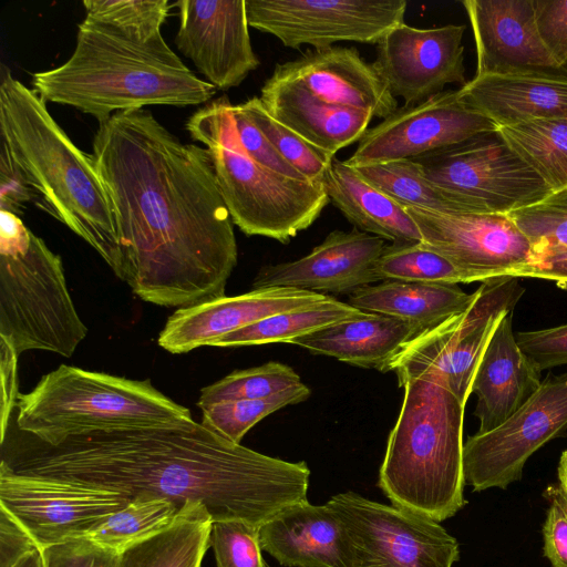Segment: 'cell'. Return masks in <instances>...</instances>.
I'll use <instances>...</instances> for the list:
<instances>
[{"mask_svg":"<svg viewBox=\"0 0 567 567\" xmlns=\"http://www.w3.org/2000/svg\"><path fill=\"white\" fill-rule=\"evenodd\" d=\"M92 155L115 216L120 279L162 307L224 297L238 250L207 150L142 109L100 122Z\"/></svg>","mask_w":567,"mask_h":567,"instance_id":"1","label":"cell"},{"mask_svg":"<svg viewBox=\"0 0 567 567\" xmlns=\"http://www.w3.org/2000/svg\"><path fill=\"white\" fill-rule=\"evenodd\" d=\"M0 466L12 473L87 484L181 507L204 505L213 522L260 527L308 499L310 470L236 444L193 419L120 426L58 445L29 435L1 443Z\"/></svg>","mask_w":567,"mask_h":567,"instance_id":"2","label":"cell"},{"mask_svg":"<svg viewBox=\"0 0 567 567\" xmlns=\"http://www.w3.org/2000/svg\"><path fill=\"white\" fill-rule=\"evenodd\" d=\"M32 86L45 102L72 106L99 123L144 106L200 105L217 90L184 64L162 33L140 40L86 18L71 56L34 73Z\"/></svg>","mask_w":567,"mask_h":567,"instance_id":"3","label":"cell"},{"mask_svg":"<svg viewBox=\"0 0 567 567\" xmlns=\"http://www.w3.org/2000/svg\"><path fill=\"white\" fill-rule=\"evenodd\" d=\"M1 145L33 192V203L84 239L120 278L115 216L94 157L80 150L33 90L2 74Z\"/></svg>","mask_w":567,"mask_h":567,"instance_id":"4","label":"cell"},{"mask_svg":"<svg viewBox=\"0 0 567 567\" xmlns=\"http://www.w3.org/2000/svg\"><path fill=\"white\" fill-rule=\"evenodd\" d=\"M378 485L392 505L443 522L464 499L463 423L465 404L441 381H406Z\"/></svg>","mask_w":567,"mask_h":567,"instance_id":"5","label":"cell"},{"mask_svg":"<svg viewBox=\"0 0 567 567\" xmlns=\"http://www.w3.org/2000/svg\"><path fill=\"white\" fill-rule=\"evenodd\" d=\"M227 96L213 100L186 122L207 150L230 218L247 236L288 244L310 227L329 203L321 183L298 181L250 158L237 136Z\"/></svg>","mask_w":567,"mask_h":567,"instance_id":"6","label":"cell"},{"mask_svg":"<svg viewBox=\"0 0 567 567\" xmlns=\"http://www.w3.org/2000/svg\"><path fill=\"white\" fill-rule=\"evenodd\" d=\"M17 427L44 444L120 426L192 419L190 411L155 389L132 380L61 364L32 391L20 393Z\"/></svg>","mask_w":567,"mask_h":567,"instance_id":"7","label":"cell"},{"mask_svg":"<svg viewBox=\"0 0 567 567\" xmlns=\"http://www.w3.org/2000/svg\"><path fill=\"white\" fill-rule=\"evenodd\" d=\"M61 257L10 212L0 210V338L18 354L70 358L86 337Z\"/></svg>","mask_w":567,"mask_h":567,"instance_id":"8","label":"cell"},{"mask_svg":"<svg viewBox=\"0 0 567 567\" xmlns=\"http://www.w3.org/2000/svg\"><path fill=\"white\" fill-rule=\"evenodd\" d=\"M524 292L516 277L483 281L465 310L409 341L385 372L393 371L401 388L416 378L441 381L466 404L478 363L499 319L513 312Z\"/></svg>","mask_w":567,"mask_h":567,"instance_id":"9","label":"cell"},{"mask_svg":"<svg viewBox=\"0 0 567 567\" xmlns=\"http://www.w3.org/2000/svg\"><path fill=\"white\" fill-rule=\"evenodd\" d=\"M326 504L347 533L351 567H452L460 558L456 538L439 522L354 492Z\"/></svg>","mask_w":567,"mask_h":567,"instance_id":"10","label":"cell"},{"mask_svg":"<svg viewBox=\"0 0 567 567\" xmlns=\"http://www.w3.org/2000/svg\"><path fill=\"white\" fill-rule=\"evenodd\" d=\"M414 161L431 181L483 214L508 215L553 193L497 130Z\"/></svg>","mask_w":567,"mask_h":567,"instance_id":"11","label":"cell"},{"mask_svg":"<svg viewBox=\"0 0 567 567\" xmlns=\"http://www.w3.org/2000/svg\"><path fill=\"white\" fill-rule=\"evenodd\" d=\"M406 6L405 0H246L249 27L291 49L379 44L405 22Z\"/></svg>","mask_w":567,"mask_h":567,"instance_id":"12","label":"cell"},{"mask_svg":"<svg viewBox=\"0 0 567 567\" xmlns=\"http://www.w3.org/2000/svg\"><path fill=\"white\" fill-rule=\"evenodd\" d=\"M567 432V372L548 374L538 390L502 425L468 436L463 446L465 483L474 492L507 488L520 480L528 458Z\"/></svg>","mask_w":567,"mask_h":567,"instance_id":"13","label":"cell"},{"mask_svg":"<svg viewBox=\"0 0 567 567\" xmlns=\"http://www.w3.org/2000/svg\"><path fill=\"white\" fill-rule=\"evenodd\" d=\"M131 501L121 492L20 475L0 466V507L24 527L40 550L84 537Z\"/></svg>","mask_w":567,"mask_h":567,"instance_id":"14","label":"cell"},{"mask_svg":"<svg viewBox=\"0 0 567 567\" xmlns=\"http://www.w3.org/2000/svg\"><path fill=\"white\" fill-rule=\"evenodd\" d=\"M497 127L462 102L456 91H443L416 105H403L368 128L346 164L368 165L417 159Z\"/></svg>","mask_w":567,"mask_h":567,"instance_id":"15","label":"cell"},{"mask_svg":"<svg viewBox=\"0 0 567 567\" xmlns=\"http://www.w3.org/2000/svg\"><path fill=\"white\" fill-rule=\"evenodd\" d=\"M422 244L472 274L476 281L515 277L533 251L525 235L504 214H443L404 206Z\"/></svg>","mask_w":567,"mask_h":567,"instance_id":"16","label":"cell"},{"mask_svg":"<svg viewBox=\"0 0 567 567\" xmlns=\"http://www.w3.org/2000/svg\"><path fill=\"white\" fill-rule=\"evenodd\" d=\"M465 30V24L416 28L404 22L377 44L372 64L394 97H402L404 105L420 104L447 84L466 83Z\"/></svg>","mask_w":567,"mask_h":567,"instance_id":"17","label":"cell"},{"mask_svg":"<svg viewBox=\"0 0 567 567\" xmlns=\"http://www.w3.org/2000/svg\"><path fill=\"white\" fill-rule=\"evenodd\" d=\"M178 50L217 90L238 86L259 65L254 52L246 0H182Z\"/></svg>","mask_w":567,"mask_h":567,"instance_id":"18","label":"cell"},{"mask_svg":"<svg viewBox=\"0 0 567 567\" xmlns=\"http://www.w3.org/2000/svg\"><path fill=\"white\" fill-rule=\"evenodd\" d=\"M329 298L287 287L257 288L249 292L219 297L177 309L166 321L157 343L179 354L213 343L236 330L271 316L310 307Z\"/></svg>","mask_w":567,"mask_h":567,"instance_id":"19","label":"cell"},{"mask_svg":"<svg viewBox=\"0 0 567 567\" xmlns=\"http://www.w3.org/2000/svg\"><path fill=\"white\" fill-rule=\"evenodd\" d=\"M384 247L383 239L357 228L333 230L308 255L262 267L255 277L252 289L287 287L349 296L380 281L375 265Z\"/></svg>","mask_w":567,"mask_h":567,"instance_id":"20","label":"cell"},{"mask_svg":"<svg viewBox=\"0 0 567 567\" xmlns=\"http://www.w3.org/2000/svg\"><path fill=\"white\" fill-rule=\"evenodd\" d=\"M476 48L475 75L560 68L544 45L533 0H464Z\"/></svg>","mask_w":567,"mask_h":567,"instance_id":"21","label":"cell"},{"mask_svg":"<svg viewBox=\"0 0 567 567\" xmlns=\"http://www.w3.org/2000/svg\"><path fill=\"white\" fill-rule=\"evenodd\" d=\"M272 75L302 86L329 104L365 111L373 117L385 118L398 109L396 97L355 48L315 49L278 63Z\"/></svg>","mask_w":567,"mask_h":567,"instance_id":"22","label":"cell"},{"mask_svg":"<svg viewBox=\"0 0 567 567\" xmlns=\"http://www.w3.org/2000/svg\"><path fill=\"white\" fill-rule=\"evenodd\" d=\"M542 371L520 349L513 312L498 321L478 363L472 393L476 394V433L493 431L509 419L540 386Z\"/></svg>","mask_w":567,"mask_h":567,"instance_id":"23","label":"cell"},{"mask_svg":"<svg viewBox=\"0 0 567 567\" xmlns=\"http://www.w3.org/2000/svg\"><path fill=\"white\" fill-rule=\"evenodd\" d=\"M457 94L497 128L567 116V69L474 75Z\"/></svg>","mask_w":567,"mask_h":567,"instance_id":"24","label":"cell"},{"mask_svg":"<svg viewBox=\"0 0 567 567\" xmlns=\"http://www.w3.org/2000/svg\"><path fill=\"white\" fill-rule=\"evenodd\" d=\"M261 549L287 567H351L347 533L332 509L308 499L292 504L259 527Z\"/></svg>","mask_w":567,"mask_h":567,"instance_id":"25","label":"cell"},{"mask_svg":"<svg viewBox=\"0 0 567 567\" xmlns=\"http://www.w3.org/2000/svg\"><path fill=\"white\" fill-rule=\"evenodd\" d=\"M259 99L275 120L333 157L341 148L359 142L373 118L365 111L329 104L274 75L262 85Z\"/></svg>","mask_w":567,"mask_h":567,"instance_id":"26","label":"cell"},{"mask_svg":"<svg viewBox=\"0 0 567 567\" xmlns=\"http://www.w3.org/2000/svg\"><path fill=\"white\" fill-rule=\"evenodd\" d=\"M422 332L405 320L364 311L359 318L296 338L290 343L313 354L385 372L401 349Z\"/></svg>","mask_w":567,"mask_h":567,"instance_id":"27","label":"cell"},{"mask_svg":"<svg viewBox=\"0 0 567 567\" xmlns=\"http://www.w3.org/2000/svg\"><path fill=\"white\" fill-rule=\"evenodd\" d=\"M321 184L329 200L360 231L391 244L422 241L420 229L405 207L367 182L344 161L334 157Z\"/></svg>","mask_w":567,"mask_h":567,"instance_id":"28","label":"cell"},{"mask_svg":"<svg viewBox=\"0 0 567 567\" xmlns=\"http://www.w3.org/2000/svg\"><path fill=\"white\" fill-rule=\"evenodd\" d=\"M474 296L458 285L384 280L355 290L348 303L365 312L405 320L425 331L465 310Z\"/></svg>","mask_w":567,"mask_h":567,"instance_id":"29","label":"cell"},{"mask_svg":"<svg viewBox=\"0 0 567 567\" xmlns=\"http://www.w3.org/2000/svg\"><path fill=\"white\" fill-rule=\"evenodd\" d=\"M212 523L204 505L186 504L169 529L122 553L120 567H202Z\"/></svg>","mask_w":567,"mask_h":567,"instance_id":"30","label":"cell"},{"mask_svg":"<svg viewBox=\"0 0 567 567\" xmlns=\"http://www.w3.org/2000/svg\"><path fill=\"white\" fill-rule=\"evenodd\" d=\"M497 132L553 193L567 189V116L529 120Z\"/></svg>","mask_w":567,"mask_h":567,"instance_id":"31","label":"cell"},{"mask_svg":"<svg viewBox=\"0 0 567 567\" xmlns=\"http://www.w3.org/2000/svg\"><path fill=\"white\" fill-rule=\"evenodd\" d=\"M355 169L367 182L403 206L443 214H483L458 195L431 181L417 161H394Z\"/></svg>","mask_w":567,"mask_h":567,"instance_id":"32","label":"cell"},{"mask_svg":"<svg viewBox=\"0 0 567 567\" xmlns=\"http://www.w3.org/2000/svg\"><path fill=\"white\" fill-rule=\"evenodd\" d=\"M364 311L331 296L310 307L278 313L217 339L213 347L290 343L332 324L359 318Z\"/></svg>","mask_w":567,"mask_h":567,"instance_id":"33","label":"cell"},{"mask_svg":"<svg viewBox=\"0 0 567 567\" xmlns=\"http://www.w3.org/2000/svg\"><path fill=\"white\" fill-rule=\"evenodd\" d=\"M184 506L162 497H135L84 537L122 554L169 529L181 517Z\"/></svg>","mask_w":567,"mask_h":567,"instance_id":"34","label":"cell"},{"mask_svg":"<svg viewBox=\"0 0 567 567\" xmlns=\"http://www.w3.org/2000/svg\"><path fill=\"white\" fill-rule=\"evenodd\" d=\"M375 274L380 281L402 280L444 285L470 284L476 278L422 243L385 245Z\"/></svg>","mask_w":567,"mask_h":567,"instance_id":"35","label":"cell"},{"mask_svg":"<svg viewBox=\"0 0 567 567\" xmlns=\"http://www.w3.org/2000/svg\"><path fill=\"white\" fill-rule=\"evenodd\" d=\"M310 394V389L301 383L264 399L205 405L200 408V423L228 441L240 444L244 435L259 421L284 406L306 401Z\"/></svg>","mask_w":567,"mask_h":567,"instance_id":"36","label":"cell"},{"mask_svg":"<svg viewBox=\"0 0 567 567\" xmlns=\"http://www.w3.org/2000/svg\"><path fill=\"white\" fill-rule=\"evenodd\" d=\"M289 365L270 361L259 367L236 370L200 390L199 408L226 401L264 399L301 384Z\"/></svg>","mask_w":567,"mask_h":567,"instance_id":"37","label":"cell"},{"mask_svg":"<svg viewBox=\"0 0 567 567\" xmlns=\"http://www.w3.org/2000/svg\"><path fill=\"white\" fill-rule=\"evenodd\" d=\"M525 235L533 259L567 254V189L507 215ZM532 264V262H530Z\"/></svg>","mask_w":567,"mask_h":567,"instance_id":"38","label":"cell"},{"mask_svg":"<svg viewBox=\"0 0 567 567\" xmlns=\"http://www.w3.org/2000/svg\"><path fill=\"white\" fill-rule=\"evenodd\" d=\"M241 107L262 131L275 150L307 181L321 183L333 156L309 144L297 133L275 120L258 96L243 103Z\"/></svg>","mask_w":567,"mask_h":567,"instance_id":"39","label":"cell"},{"mask_svg":"<svg viewBox=\"0 0 567 567\" xmlns=\"http://www.w3.org/2000/svg\"><path fill=\"white\" fill-rule=\"evenodd\" d=\"M83 7L86 19L107 23L140 40L162 33L169 13L167 0H85Z\"/></svg>","mask_w":567,"mask_h":567,"instance_id":"40","label":"cell"},{"mask_svg":"<svg viewBox=\"0 0 567 567\" xmlns=\"http://www.w3.org/2000/svg\"><path fill=\"white\" fill-rule=\"evenodd\" d=\"M210 547L217 567H267L261 556L259 527L243 520L212 523Z\"/></svg>","mask_w":567,"mask_h":567,"instance_id":"41","label":"cell"},{"mask_svg":"<svg viewBox=\"0 0 567 567\" xmlns=\"http://www.w3.org/2000/svg\"><path fill=\"white\" fill-rule=\"evenodd\" d=\"M230 112L240 145L250 158L286 177L307 181L306 177L281 157L262 131L241 107L240 103L231 104Z\"/></svg>","mask_w":567,"mask_h":567,"instance_id":"42","label":"cell"},{"mask_svg":"<svg viewBox=\"0 0 567 567\" xmlns=\"http://www.w3.org/2000/svg\"><path fill=\"white\" fill-rule=\"evenodd\" d=\"M43 567H120L121 554L86 537L72 538L41 549Z\"/></svg>","mask_w":567,"mask_h":567,"instance_id":"43","label":"cell"},{"mask_svg":"<svg viewBox=\"0 0 567 567\" xmlns=\"http://www.w3.org/2000/svg\"><path fill=\"white\" fill-rule=\"evenodd\" d=\"M548 501L543 525L544 555L553 567H567V496L559 485H549L545 493Z\"/></svg>","mask_w":567,"mask_h":567,"instance_id":"44","label":"cell"},{"mask_svg":"<svg viewBox=\"0 0 567 567\" xmlns=\"http://www.w3.org/2000/svg\"><path fill=\"white\" fill-rule=\"evenodd\" d=\"M520 349L540 371L567 364V323L515 333Z\"/></svg>","mask_w":567,"mask_h":567,"instance_id":"45","label":"cell"},{"mask_svg":"<svg viewBox=\"0 0 567 567\" xmlns=\"http://www.w3.org/2000/svg\"><path fill=\"white\" fill-rule=\"evenodd\" d=\"M539 37L557 62L567 69V0H533Z\"/></svg>","mask_w":567,"mask_h":567,"instance_id":"46","label":"cell"},{"mask_svg":"<svg viewBox=\"0 0 567 567\" xmlns=\"http://www.w3.org/2000/svg\"><path fill=\"white\" fill-rule=\"evenodd\" d=\"M34 195L25 183L18 166L4 146L0 152V210L10 212L20 217L25 204L33 202Z\"/></svg>","mask_w":567,"mask_h":567,"instance_id":"47","label":"cell"},{"mask_svg":"<svg viewBox=\"0 0 567 567\" xmlns=\"http://www.w3.org/2000/svg\"><path fill=\"white\" fill-rule=\"evenodd\" d=\"M39 549L31 535L3 507H0V567H14Z\"/></svg>","mask_w":567,"mask_h":567,"instance_id":"48","label":"cell"},{"mask_svg":"<svg viewBox=\"0 0 567 567\" xmlns=\"http://www.w3.org/2000/svg\"><path fill=\"white\" fill-rule=\"evenodd\" d=\"M18 357L12 344L0 338V369H1V443L8 434L9 419L17 406L18 389Z\"/></svg>","mask_w":567,"mask_h":567,"instance_id":"49","label":"cell"},{"mask_svg":"<svg viewBox=\"0 0 567 567\" xmlns=\"http://www.w3.org/2000/svg\"><path fill=\"white\" fill-rule=\"evenodd\" d=\"M516 278H537L567 284V254H559L535 259L518 271Z\"/></svg>","mask_w":567,"mask_h":567,"instance_id":"50","label":"cell"},{"mask_svg":"<svg viewBox=\"0 0 567 567\" xmlns=\"http://www.w3.org/2000/svg\"><path fill=\"white\" fill-rule=\"evenodd\" d=\"M557 473L559 486L567 496V450H565L559 457Z\"/></svg>","mask_w":567,"mask_h":567,"instance_id":"51","label":"cell"},{"mask_svg":"<svg viewBox=\"0 0 567 567\" xmlns=\"http://www.w3.org/2000/svg\"><path fill=\"white\" fill-rule=\"evenodd\" d=\"M14 567H43L41 550L37 549L28 554Z\"/></svg>","mask_w":567,"mask_h":567,"instance_id":"52","label":"cell"},{"mask_svg":"<svg viewBox=\"0 0 567 567\" xmlns=\"http://www.w3.org/2000/svg\"><path fill=\"white\" fill-rule=\"evenodd\" d=\"M268 567V566H267Z\"/></svg>","mask_w":567,"mask_h":567,"instance_id":"53","label":"cell"}]
</instances>
